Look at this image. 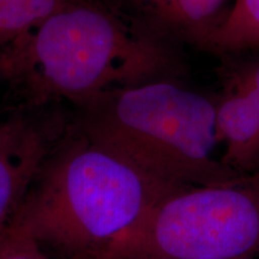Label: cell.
<instances>
[{"label": "cell", "mask_w": 259, "mask_h": 259, "mask_svg": "<svg viewBox=\"0 0 259 259\" xmlns=\"http://www.w3.org/2000/svg\"><path fill=\"white\" fill-rule=\"evenodd\" d=\"M186 73L183 46L116 0H66L0 47V77L22 108L63 101L78 107L112 90Z\"/></svg>", "instance_id": "obj_1"}, {"label": "cell", "mask_w": 259, "mask_h": 259, "mask_svg": "<svg viewBox=\"0 0 259 259\" xmlns=\"http://www.w3.org/2000/svg\"><path fill=\"white\" fill-rule=\"evenodd\" d=\"M72 121L42 166L19 218L60 259H120L171 191Z\"/></svg>", "instance_id": "obj_2"}, {"label": "cell", "mask_w": 259, "mask_h": 259, "mask_svg": "<svg viewBox=\"0 0 259 259\" xmlns=\"http://www.w3.org/2000/svg\"><path fill=\"white\" fill-rule=\"evenodd\" d=\"M73 121L168 185H212L242 176L215 156L216 100L181 79L112 90L77 107Z\"/></svg>", "instance_id": "obj_3"}, {"label": "cell", "mask_w": 259, "mask_h": 259, "mask_svg": "<svg viewBox=\"0 0 259 259\" xmlns=\"http://www.w3.org/2000/svg\"><path fill=\"white\" fill-rule=\"evenodd\" d=\"M259 258V168L171 191L154 206L120 259Z\"/></svg>", "instance_id": "obj_4"}, {"label": "cell", "mask_w": 259, "mask_h": 259, "mask_svg": "<svg viewBox=\"0 0 259 259\" xmlns=\"http://www.w3.org/2000/svg\"><path fill=\"white\" fill-rule=\"evenodd\" d=\"M72 118L50 106L21 108L0 121V239L15 225L42 166Z\"/></svg>", "instance_id": "obj_5"}, {"label": "cell", "mask_w": 259, "mask_h": 259, "mask_svg": "<svg viewBox=\"0 0 259 259\" xmlns=\"http://www.w3.org/2000/svg\"><path fill=\"white\" fill-rule=\"evenodd\" d=\"M222 94L216 100V137L221 160L241 174L259 168V97L253 88L225 66L220 70Z\"/></svg>", "instance_id": "obj_6"}, {"label": "cell", "mask_w": 259, "mask_h": 259, "mask_svg": "<svg viewBox=\"0 0 259 259\" xmlns=\"http://www.w3.org/2000/svg\"><path fill=\"white\" fill-rule=\"evenodd\" d=\"M130 14L181 46L205 51L225 21L228 0H116Z\"/></svg>", "instance_id": "obj_7"}, {"label": "cell", "mask_w": 259, "mask_h": 259, "mask_svg": "<svg viewBox=\"0 0 259 259\" xmlns=\"http://www.w3.org/2000/svg\"><path fill=\"white\" fill-rule=\"evenodd\" d=\"M205 52L220 57L259 52V0H234Z\"/></svg>", "instance_id": "obj_8"}, {"label": "cell", "mask_w": 259, "mask_h": 259, "mask_svg": "<svg viewBox=\"0 0 259 259\" xmlns=\"http://www.w3.org/2000/svg\"><path fill=\"white\" fill-rule=\"evenodd\" d=\"M66 0H0V47L57 11Z\"/></svg>", "instance_id": "obj_9"}, {"label": "cell", "mask_w": 259, "mask_h": 259, "mask_svg": "<svg viewBox=\"0 0 259 259\" xmlns=\"http://www.w3.org/2000/svg\"><path fill=\"white\" fill-rule=\"evenodd\" d=\"M0 259H54L40 245L21 218L0 239Z\"/></svg>", "instance_id": "obj_10"}, {"label": "cell", "mask_w": 259, "mask_h": 259, "mask_svg": "<svg viewBox=\"0 0 259 259\" xmlns=\"http://www.w3.org/2000/svg\"><path fill=\"white\" fill-rule=\"evenodd\" d=\"M223 66L253 88L259 97V52L221 57Z\"/></svg>", "instance_id": "obj_11"}, {"label": "cell", "mask_w": 259, "mask_h": 259, "mask_svg": "<svg viewBox=\"0 0 259 259\" xmlns=\"http://www.w3.org/2000/svg\"><path fill=\"white\" fill-rule=\"evenodd\" d=\"M0 80H2V77H0Z\"/></svg>", "instance_id": "obj_12"}]
</instances>
